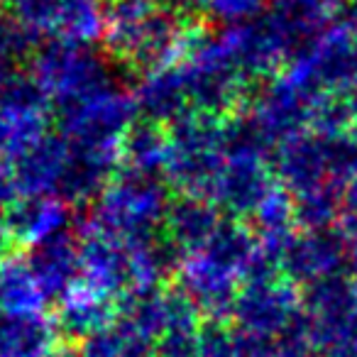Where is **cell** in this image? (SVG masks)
Returning a JSON list of instances; mask_svg holds the SVG:
<instances>
[{"label": "cell", "instance_id": "obj_1", "mask_svg": "<svg viewBox=\"0 0 357 357\" xmlns=\"http://www.w3.org/2000/svg\"><path fill=\"white\" fill-rule=\"evenodd\" d=\"M333 20L357 35V0H340L335 13H333Z\"/></svg>", "mask_w": 357, "mask_h": 357}]
</instances>
